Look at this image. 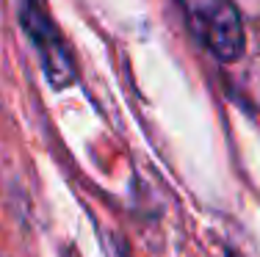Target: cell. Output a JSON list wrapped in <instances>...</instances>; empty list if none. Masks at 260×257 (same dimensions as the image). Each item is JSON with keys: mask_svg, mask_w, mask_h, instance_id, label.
<instances>
[{"mask_svg": "<svg viewBox=\"0 0 260 257\" xmlns=\"http://www.w3.org/2000/svg\"><path fill=\"white\" fill-rule=\"evenodd\" d=\"M188 25L200 42L221 61H235L244 53V28L230 0H180Z\"/></svg>", "mask_w": 260, "mask_h": 257, "instance_id": "1", "label": "cell"}, {"mask_svg": "<svg viewBox=\"0 0 260 257\" xmlns=\"http://www.w3.org/2000/svg\"><path fill=\"white\" fill-rule=\"evenodd\" d=\"M20 20L25 25L28 36L34 39V45L39 47L47 78L55 86H70L72 78H75V66H72V58L53 25L50 14H47L45 3L42 0H20Z\"/></svg>", "mask_w": 260, "mask_h": 257, "instance_id": "2", "label": "cell"}]
</instances>
